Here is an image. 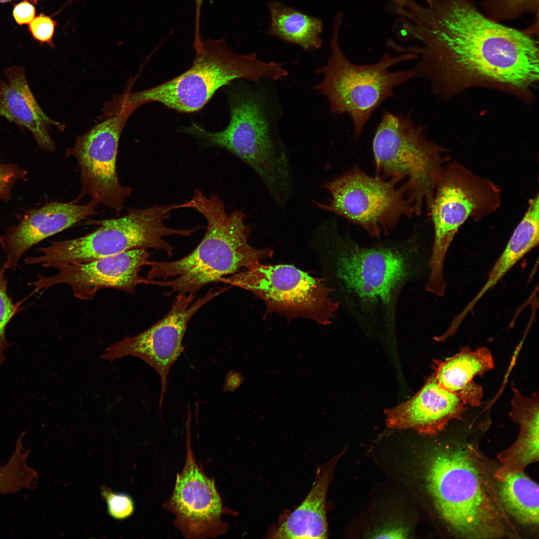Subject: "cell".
Wrapping results in <instances>:
<instances>
[{
    "mask_svg": "<svg viewBox=\"0 0 539 539\" xmlns=\"http://www.w3.org/2000/svg\"><path fill=\"white\" fill-rule=\"evenodd\" d=\"M423 490L442 534L464 539H522L506 512L494 475L498 464L472 441H437L418 458Z\"/></svg>",
    "mask_w": 539,
    "mask_h": 539,
    "instance_id": "6da1fadb",
    "label": "cell"
},
{
    "mask_svg": "<svg viewBox=\"0 0 539 539\" xmlns=\"http://www.w3.org/2000/svg\"><path fill=\"white\" fill-rule=\"evenodd\" d=\"M431 52L476 76L522 87L539 76V50L526 33L492 20L473 2L453 3L439 14L431 35Z\"/></svg>",
    "mask_w": 539,
    "mask_h": 539,
    "instance_id": "7a4b0ae2",
    "label": "cell"
},
{
    "mask_svg": "<svg viewBox=\"0 0 539 539\" xmlns=\"http://www.w3.org/2000/svg\"><path fill=\"white\" fill-rule=\"evenodd\" d=\"M190 202V207L206 220L205 235L192 252L180 259L150 261L149 284L169 287L170 293L194 294L221 277L272 256L271 249H259L250 244L251 228L245 223L246 215L237 209L227 213L217 194L207 197L197 188Z\"/></svg>",
    "mask_w": 539,
    "mask_h": 539,
    "instance_id": "3957f363",
    "label": "cell"
},
{
    "mask_svg": "<svg viewBox=\"0 0 539 539\" xmlns=\"http://www.w3.org/2000/svg\"><path fill=\"white\" fill-rule=\"evenodd\" d=\"M194 47L195 57L188 70L154 87L114 97L110 102L113 112L132 113L141 105L155 102L179 112L193 113L233 80H279L288 74L281 63L260 60L254 53H235L224 38L202 39Z\"/></svg>",
    "mask_w": 539,
    "mask_h": 539,
    "instance_id": "277c9868",
    "label": "cell"
},
{
    "mask_svg": "<svg viewBox=\"0 0 539 539\" xmlns=\"http://www.w3.org/2000/svg\"><path fill=\"white\" fill-rule=\"evenodd\" d=\"M228 97L230 121L225 129L211 132L193 123L180 131L234 154L258 175L275 204L287 202L294 188L291 166L280 140L271 132L263 101L244 88L231 90Z\"/></svg>",
    "mask_w": 539,
    "mask_h": 539,
    "instance_id": "5b68a950",
    "label": "cell"
},
{
    "mask_svg": "<svg viewBox=\"0 0 539 539\" xmlns=\"http://www.w3.org/2000/svg\"><path fill=\"white\" fill-rule=\"evenodd\" d=\"M187 208V202L155 205L139 209L128 208L117 218L91 221L98 227L92 232L75 239L56 241L36 250L37 257L24 259L27 265L40 264L46 268L84 263L129 250L153 249L173 255V247L164 238L172 235L190 236L200 227L191 229L171 228L165 225L171 212Z\"/></svg>",
    "mask_w": 539,
    "mask_h": 539,
    "instance_id": "8992f818",
    "label": "cell"
},
{
    "mask_svg": "<svg viewBox=\"0 0 539 539\" xmlns=\"http://www.w3.org/2000/svg\"><path fill=\"white\" fill-rule=\"evenodd\" d=\"M310 244L320 262L324 279L335 292L352 288L364 300L386 303L392 299L408 271L404 258L397 250L359 246L340 232L333 219L317 227Z\"/></svg>",
    "mask_w": 539,
    "mask_h": 539,
    "instance_id": "52a82bcc",
    "label": "cell"
},
{
    "mask_svg": "<svg viewBox=\"0 0 539 539\" xmlns=\"http://www.w3.org/2000/svg\"><path fill=\"white\" fill-rule=\"evenodd\" d=\"M342 17L340 13L334 20L330 41L331 54L326 65L316 71L323 77L313 88L327 98L331 113L349 114L357 139L375 109L394 95V88L415 77L413 69L391 71L390 67L418 56L406 52L393 57L385 52L373 64L351 62L339 44L338 35Z\"/></svg>",
    "mask_w": 539,
    "mask_h": 539,
    "instance_id": "ba28073f",
    "label": "cell"
},
{
    "mask_svg": "<svg viewBox=\"0 0 539 539\" xmlns=\"http://www.w3.org/2000/svg\"><path fill=\"white\" fill-rule=\"evenodd\" d=\"M501 203L499 187L455 160H449L437 177L432 203L428 210L433 221L434 239L429 262L425 290L443 296L446 254L456 234L469 219L479 221L495 212Z\"/></svg>",
    "mask_w": 539,
    "mask_h": 539,
    "instance_id": "9c48e42d",
    "label": "cell"
},
{
    "mask_svg": "<svg viewBox=\"0 0 539 539\" xmlns=\"http://www.w3.org/2000/svg\"><path fill=\"white\" fill-rule=\"evenodd\" d=\"M376 175L404 183L419 216L424 204L428 210L436 181L443 166L449 160L443 149L427 140L422 128L410 115L384 112L372 143Z\"/></svg>",
    "mask_w": 539,
    "mask_h": 539,
    "instance_id": "30bf717a",
    "label": "cell"
},
{
    "mask_svg": "<svg viewBox=\"0 0 539 539\" xmlns=\"http://www.w3.org/2000/svg\"><path fill=\"white\" fill-rule=\"evenodd\" d=\"M249 290L264 301L267 311L287 318H305L323 325L334 318L340 303L324 279L293 266L257 263L221 277L218 282Z\"/></svg>",
    "mask_w": 539,
    "mask_h": 539,
    "instance_id": "8fae6325",
    "label": "cell"
},
{
    "mask_svg": "<svg viewBox=\"0 0 539 539\" xmlns=\"http://www.w3.org/2000/svg\"><path fill=\"white\" fill-rule=\"evenodd\" d=\"M395 179L371 176L355 165L321 187L330 194L327 203L314 201L320 210L339 216L359 226L371 237L379 238L394 230L403 217L415 214L403 183Z\"/></svg>",
    "mask_w": 539,
    "mask_h": 539,
    "instance_id": "7c38bea8",
    "label": "cell"
},
{
    "mask_svg": "<svg viewBox=\"0 0 539 539\" xmlns=\"http://www.w3.org/2000/svg\"><path fill=\"white\" fill-rule=\"evenodd\" d=\"M131 114L122 112L107 118L76 136L74 144L66 149L65 157L75 158L80 169L81 189L73 202L88 196V204L94 207L102 204L120 214L132 191L122 185L117 171L120 138Z\"/></svg>",
    "mask_w": 539,
    "mask_h": 539,
    "instance_id": "4fadbf2b",
    "label": "cell"
},
{
    "mask_svg": "<svg viewBox=\"0 0 539 539\" xmlns=\"http://www.w3.org/2000/svg\"><path fill=\"white\" fill-rule=\"evenodd\" d=\"M230 286L211 288L194 302L193 294H178L168 313L149 328L133 336H127L107 347L101 356L113 361L126 356L143 360L159 374L161 380L159 407L167 391L170 369L184 347L182 341L189 321L194 314L211 299Z\"/></svg>",
    "mask_w": 539,
    "mask_h": 539,
    "instance_id": "5bb4252c",
    "label": "cell"
},
{
    "mask_svg": "<svg viewBox=\"0 0 539 539\" xmlns=\"http://www.w3.org/2000/svg\"><path fill=\"white\" fill-rule=\"evenodd\" d=\"M150 253L145 249L129 250L84 263L58 266V272L52 276L38 275L28 285L35 292L58 284L68 285L74 296L82 300L92 299L103 288H113L132 293L140 284H148L149 278L140 271L150 262Z\"/></svg>",
    "mask_w": 539,
    "mask_h": 539,
    "instance_id": "9a60e30c",
    "label": "cell"
},
{
    "mask_svg": "<svg viewBox=\"0 0 539 539\" xmlns=\"http://www.w3.org/2000/svg\"><path fill=\"white\" fill-rule=\"evenodd\" d=\"M185 465L177 476L168 507L176 516V525L188 538L216 537L226 531L221 520L222 501L214 480L209 478L194 460L187 446Z\"/></svg>",
    "mask_w": 539,
    "mask_h": 539,
    "instance_id": "2e32d148",
    "label": "cell"
},
{
    "mask_svg": "<svg viewBox=\"0 0 539 539\" xmlns=\"http://www.w3.org/2000/svg\"><path fill=\"white\" fill-rule=\"evenodd\" d=\"M95 207L87 204L51 202L31 209L18 216V222L7 227L0 237L5 254L3 264L14 270L22 255L40 242L95 215Z\"/></svg>",
    "mask_w": 539,
    "mask_h": 539,
    "instance_id": "e0dca14e",
    "label": "cell"
},
{
    "mask_svg": "<svg viewBox=\"0 0 539 539\" xmlns=\"http://www.w3.org/2000/svg\"><path fill=\"white\" fill-rule=\"evenodd\" d=\"M467 405L461 395L443 388L433 376L411 399L387 411V424L434 436L452 420L460 418Z\"/></svg>",
    "mask_w": 539,
    "mask_h": 539,
    "instance_id": "ac0fdd59",
    "label": "cell"
},
{
    "mask_svg": "<svg viewBox=\"0 0 539 539\" xmlns=\"http://www.w3.org/2000/svg\"><path fill=\"white\" fill-rule=\"evenodd\" d=\"M3 74L5 79L0 77V116L28 130L42 151L53 152L56 146L48 129L54 126L63 131L64 125L50 119L42 110L22 66L5 68Z\"/></svg>",
    "mask_w": 539,
    "mask_h": 539,
    "instance_id": "d6986e66",
    "label": "cell"
},
{
    "mask_svg": "<svg viewBox=\"0 0 539 539\" xmlns=\"http://www.w3.org/2000/svg\"><path fill=\"white\" fill-rule=\"evenodd\" d=\"M343 451L319 466L308 495L292 512L279 520L268 533L272 539H326L328 536L326 497L336 466Z\"/></svg>",
    "mask_w": 539,
    "mask_h": 539,
    "instance_id": "ffe728a7",
    "label": "cell"
},
{
    "mask_svg": "<svg viewBox=\"0 0 539 539\" xmlns=\"http://www.w3.org/2000/svg\"><path fill=\"white\" fill-rule=\"evenodd\" d=\"M539 193L529 202L524 217L513 232L505 250L490 271L487 281L463 310L454 320L460 324L471 312L475 305L484 295L493 287L526 254L537 247L539 241Z\"/></svg>",
    "mask_w": 539,
    "mask_h": 539,
    "instance_id": "44dd1931",
    "label": "cell"
},
{
    "mask_svg": "<svg viewBox=\"0 0 539 539\" xmlns=\"http://www.w3.org/2000/svg\"><path fill=\"white\" fill-rule=\"evenodd\" d=\"M494 366L491 352L482 347L473 351L465 347L458 354L437 363L433 376L443 388L461 395L468 404H480L482 389L473 381Z\"/></svg>",
    "mask_w": 539,
    "mask_h": 539,
    "instance_id": "7402d4cb",
    "label": "cell"
},
{
    "mask_svg": "<svg viewBox=\"0 0 539 539\" xmlns=\"http://www.w3.org/2000/svg\"><path fill=\"white\" fill-rule=\"evenodd\" d=\"M500 501L508 515L524 535L538 534L539 527V487L524 471L497 480Z\"/></svg>",
    "mask_w": 539,
    "mask_h": 539,
    "instance_id": "603a6c76",
    "label": "cell"
},
{
    "mask_svg": "<svg viewBox=\"0 0 539 539\" xmlns=\"http://www.w3.org/2000/svg\"><path fill=\"white\" fill-rule=\"evenodd\" d=\"M512 419L520 424V431L515 442L499 452L498 465L495 478L502 480L506 476L523 472L530 464L539 461V410L524 407L517 410Z\"/></svg>",
    "mask_w": 539,
    "mask_h": 539,
    "instance_id": "cb8c5ba5",
    "label": "cell"
},
{
    "mask_svg": "<svg viewBox=\"0 0 539 539\" xmlns=\"http://www.w3.org/2000/svg\"><path fill=\"white\" fill-rule=\"evenodd\" d=\"M268 6L270 15L269 34L307 50L321 47L323 24L319 19L276 1H270Z\"/></svg>",
    "mask_w": 539,
    "mask_h": 539,
    "instance_id": "d4e9b609",
    "label": "cell"
},
{
    "mask_svg": "<svg viewBox=\"0 0 539 539\" xmlns=\"http://www.w3.org/2000/svg\"><path fill=\"white\" fill-rule=\"evenodd\" d=\"M489 14L495 19L515 18L524 13L538 14L539 0H483Z\"/></svg>",
    "mask_w": 539,
    "mask_h": 539,
    "instance_id": "484cf974",
    "label": "cell"
},
{
    "mask_svg": "<svg viewBox=\"0 0 539 539\" xmlns=\"http://www.w3.org/2000/svg\"><path fill=\"white\" fill-rule=\"evenodd\" d=\"M6 268L3 265L0 270V366L5 360L4 351L9 346L6 338V326L18 312L20 310L22 301L14 303L7 293V280L5 277Z\"/></svg>",
    "mask_w": 539,
    "mask_h": 539,
    "instance_id": "4316f807",
    "label": "cell"
},
{
    "mask_svg": "<svg viewBox=\"0 0 539 539\" xmlns=\"http://www.w3.org/2000/svg\"><path fill=\"white\" fill-rule=\"evenodd\" d=\"M101 494L106 501L108 513L112 518L123 520L133 513L134 503L130 495L123 493L112 492L107 488H103Z\"/></svg>",
    "mask_w": 539,
    "mask_h": 539,
    "instance_id": "83f0119b",
    "label": "cell"
},
{
    "mask_svg": "<svg viewBox=\"0 0 539 539\" xmlns=\"http://www.w3.org/2000/svg\"><path fill=\"white\" fill-rule=\"evenodd\" d=\"M27 171L17 164L0 162V200L9 201L16 182L24 178Z\"/></svg>",
    "mask_w": 539,
    "mask_h": 539,
    "instance_id": "f1b7e54d",
    "label": "cell"
},
{
    "mask_svg": "<svg viewBox=\"0 0 539 539\" xmlns=\"http://www.w3.org/2000/svg\"><path fill=\"white\" fill-rule=\"evenodd\" d=\"M28 25V30L35 40L40 44L46 43L50 47L54 48L53 37L57 22L51 16L40 13L35 16Z\"/></svg>",
    "mask_w": 539,
    "mask_h": 539,
    "instance_id": "f546056e",
    "label": "cell"
},
{
    "mask_svg": "<svg viewBox=\"0 0 539 539\" xmlns=\"http://www.w3.org/2000/svg\"><path fill=\"white\" fill-rule=\"evenodd\" d=\"M35 7L28 0H23L15 4L12 15L16 23L19 25L28 24L35 16Z\"/></svg>",
    "mask_w": 539,
    "mask_h": 539,
    "instance_id": "4dcf8cb0",
    "label": "cell"
},
{
    "mask_svg": "<svg viewBox=\"0 0 539 539\" xmlns=\"http://www.w3.org/2000/svg\"><path fill=\"white\" fill-rule=\"evenodd\" d=\"M409 531L404 526L395 525L383 529L376 534L377 538H406Z\"/></svg>",
    "mask_w": 539,
    "mask_h": 539,
    "instance_id": "1f68e13d",
    "label": "cell"
},
{
    "mask_svg": "<svg viewBox=\"0 0 539 539\" xmlns=\"http://www.w3.org/2000/svg\"><path fill=\"white\" fill-rule=\"evenodd\" d=\"M204 0H195V13H196V19H195V35L198 36L200 35V18H201V7Z\"/></svg>",
    "mask_w": 539,
    "mask_h": 539,
    "instance_id": "d6a6232c",
    "label": "cell"
},
{
    "mask_svg": "<svg viewBox=\"0 0 539 539\" xmlns=\"http://www.w3.org/2000/svg\"><path fill=\"white\" fill-rule=\"evenodd\" d=\"M14 0H0V3H5V2H10V1H14ZM28 0L29 1H30L31 3L36 4H37L38 3V2L40 0Z\"/></svg>",
    "mask_w": 539,
    "mask_h": 539,
    "instance_id": "836d02e7",
    "label": "cell"
},
{
    "mask_svg": "<svg viewBox=\"0 0 539 539\" xmlns=\"http://www.w3.org/2000/svg\"><path fill=\"white\" fill-rule=\"evenodd\" d=\"M72 0H69V1H70V2H71V1H72Z\"/></svg>",
    "mask_w": 539,
    "mask_h": 539,
    "instance_id": "e575fe53",
    "label": "cell"
}]
</instances>
